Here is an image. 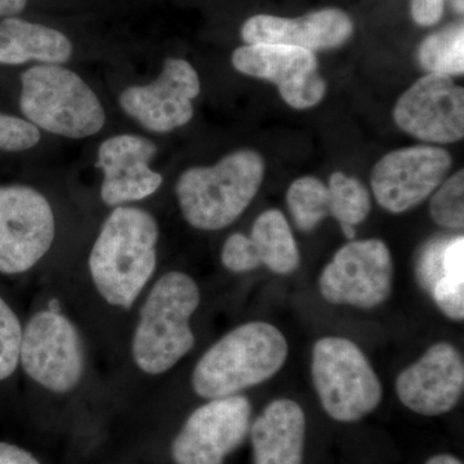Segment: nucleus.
I'll list each match as a JSON object with an SVG mask.
<instances>
[{
    "label": "nucleus",
    "instance_id": "6",
    "mask_svg": "<svg viewBox=\"0 0 464 464\" xmlns=\"http://www.w3.org/2000/svg\"><path fill=\"white\" fill-rule=\"evenodd\" d=\"M311 373L324 411L338 422L362 420L383 398L380 378L368 357L347 338L317 341Z\"/></svg>",
    "mask_w": 464,
    "mask_h": 464
},
{
    "label": "nucleus",
    "instance_id": "3",
    "mask_svg": "<svg viewBox=\"0 0 464 464\" xmlns=\"http://www.w3.org/2000/svg\"><path fill=\"white\" fill-rule=\"evenodd\" d=\"M288 357L283 333L265 322L237 326L200 357L192 372L195 393L207 400L239 395L273 378Z\"/></svg>",
    "mask_w": 464,
    "mask_h": 464
},
{
    "label": "nucleus",
    "instance_id": "31",
    "mask_svg": "<svg viewBox=\"0 0 464 464\" xmlns=\"http://www.w3.org/2000/svg\"><path fill=\"white\" fill-rule=\"evenodd\" d=\"M27 0H0V17H12L23 12Z\"/></svg>",
    "mask_w": 464,
    "mask_h": 464
},
{
    "label": "nucleus",
    "instance_id": "33",
    "mask_svg": "<svg viewBox=\"0 0 464 464\" xmlns=\"http://www.w3.org/2000/svg\"><path fill=\"white\" fill-rule=\"evenodd\" d=\"M341 228L347 239L353 240L356 237V227L353 226L342 225Z\"/></svg>",
    "mask_w": 464,
    "mask_h": 464
},
{
    "label": "nucleus",
    "instance_id": "25",
    "mask_svg": "<svg viewBox=\"0 0 464 464\" xmlns=\"http://www.w3.org/2000/svg\"><path fill=\"white\" fill-rule=\"evenodd\" d=\"M23 332L14 308L0 297V382L12 377L20 366Z\"/></svg>",
    "mask_w": 464,
    "mask_h": 464
},
{
    "label": "nucleus",
    "instance_id": "2",
    "mask_svg": "<svg viewBox=\"0 0 464 464\" xmlns=\"http://www.w3.org/2000/svg\"><path fill=\"white\" fill-rule=\"evenodd\" d=\"M200 289L190 275L170 271L149 290L132 337L134 365L143 374H166L195 346L191 319L200 306Z\"/></svg>",
    "mask_w": 464,
    "mask_h": 464
},
{
    "label": "nucleus",
    "instance_id": "17",
    "mask_svg": "<svg viewBox=\"0 0 464 464\" xmlns=\"http://www.w3.org/2000/svg\"><path fill=\"white\" fill-rule=\"evenodd\" d=\"M353 32V21L344 12L323 9L299 18L258 14L244 24L241 36L246 44L268 43L314 52L340 47Z\"/></svg>",
    "mask_w": 464,
    "mask_h": 464
},
{
    "label": "nucleus",
    "instance_id": "4",
    "mask_svg": "<svg viewBox=\"0 0 464 464\" xmlns=\"http://www.w3.org/2000/svg\"><path fill=\"white\" fill-rule=\"evenodd\" d=\"M264 179V159L253 150L231 152L212 167L190 168L176 183L183 218L197 230H222L246 212Z\"/></svg>",
    "mask_w": 464,
    "mask_h": 464
},
{
    "label": "nucleus",
    "instance_id": "15",
    "mask_svg": "<svg viewBox=\"0 0 464 464\" xmlns=\"http://www.w3.org/2000/svg\"><path fill=\"white\" fill-rule=\"evenodd\" d=\"M395 387L400 401L414 413H449L463 395V357L453 344L439 342L399 374Z\"/></svg>",
    "mask_w": 464,
    "mask_h": 464
},
{
    "label": "nucleus",
    "instance_id": "16",
    "mask_svg": "<svg viewBox=\"0 0 464 464\" xmlns=\"http://www.w3.org/2000/svg\"><path fill=\"white\" fill-rule=\"evenodd\" d=\"M157 152L154 142L136 134H118L101 143L96 167L103 174V203L116 208L154 195L163 185V176L150 168Z\"/></svg>",
    "mask_w": 464,
    "mask_h": 464
},
{
    "label": "nucleus",
    "instance_id": "20",
    "mask_svg": "<svg viewBox=\"0 0 464 464\" xmlns=\"http://www.w3.org/2000/svg\"><path fill=\"white\" fill-rule=\"evenodd\" d=\"M250 240L257 250L261 264L275 274L295 273L301 261L297 241L285 216L280 210L268 209L253 224Z\"/></svg>",
    "mask_w": 464,
    "mask_h": 464
},
{
    "label": "nucleus",
    "instance_id": "11",
    "mask_svg": "<svg viewBox=\"0 0 464 464\" xmlns=\"http://www.w3.org/2000/svg\"><path fill=\"white\" fill-rule=\"evenodd\" d=\"M450 167V154L438 146L395 150L372 170L375 200L393 215L413 209L436 191Z\"/></svg>",
    "mask_w": 464,
    "mask_h": 464
},
{
    "label": "nucleus",
    "instance_id": "24",
    "mask_svg": "<svg viewBox=\"0 0 464 464\" xmlns=\"http://www.w3.org/2000/svg\"><path fill=\"white\" fill-rule=\"evenodd\" d=\"M430 213L439 226L462 230L464 226V173H454L433 192Z\"/></svg>",
    "mask_w": 464,
    "mask_h": 464
},
{
    "label": "nucleus",
    "instance_id": "27",
    "mask_svg": "<svg viewBox=\"0 0 464 464\" xmlns=\"http://www.w3.org/2000/svg\"><path fill=\"white\" fill-rule=\"evenodd\" d=\"M41 137V130L26 119L0 112V151H26L35 148Z\"/></svg>",
    "mask_w": 464,
    "mask_h": 464
},
{
    "label": "nucleus",
    "instance_id": "22",
    "mask_svg": "<svg viewBox=\"0 0 464 464\" xmlns=\"http://www.w3.org/2000/svg\"><path fill=\"white\" fill-rule=\"evenodd\" d=\"M286 204L299 230H315L329 216L328 186L316 177H301L290 185Z\"/></svg>",
    "mask_w": 464,
    "mask_h": 464
},
{
    "label": "nucleus",
    "instance_id": "13",
    "mask_svg": "<svg viewBox=\"0 0 464 464\" xmlns=\"http://www.w3.org/2000/svg\"><path fill=\"white\" fill-rule=\"evenodd\" d=\"M393 119L409 136L430 143L464 137V91L451 76L427 74L400 96Z\"/></svg>",
    "mask_w": 464,
    "mask_h": 464
},
{
    "label": "nucleus",
    "instance_id": "32",
    "mask_svg": "<svg viewBox=\"0 0 464 464\" xmlns=\"http://www.w3.org/2000/svg\"><path fill=\"white\" fill-rule=\"evenodd\" d=\"M426 464H463L462 460L458 459L457 457L451 456V454H439V456H433L427 460Z\"/></svg>",
    "mask_w": 464,
    "mask_h": 464
},
{
    "label": "nucleus",
    "instance_id": "7",
    "mask_svg": "<svg viewBox=\"0 0 464 464\" xmlns=\"http://www.w3.org/2000/svg\"><path fill=\"white\" fill-rule=\"evenodd\" d=\"M20 365L27 377L52 393H69L83 380L84 344L75 324L61 310L45 308L23 332Z\"/></svg>",
    "mask_w": 464,
    "mask_h": 464
},
{
    "label": "nucleus",
    "instance_id": "34",
    "mask_svg": "<svg viewBox=\"0 0 464 464\" xmlns=\"http://www.w3.org/2000/svg\"><path fill=\"white\" fill-rule=\"evenodd\" d=\"M450 2L451 5H453L454 11L462 14L464 9V0H450Z\"/></svg>",
    "mask_w": 464,
    "mask_h": 464
},
{
    "label": "nucleus",
    "instance_id": "8",
    "mask_svg": "<svg viewBox=\"0 0 464 464\" xmlns=\"http://www.w3.org/2000/svg\"><path fill=\"white\" fill-rule=\"evenodd\" d=\"M56 218L47 198L25 185L0 186V274L21 275L47 256Z\"/></svg>",
    "mask_w": 464,
    "mask_h": 464
},
{
    "label": "nucleus",
    "instance_id": "23",
    "mask_svg": "<svg viewBox=\"0 0 464 464\" xmlns=\"http://www.w3.org/2000/svg\"><path fill=\"white\" fill-rule=\"evenodd\" d=\"M329 215L340 225L362 224L372 209L371 195L359 179L347 174L333 173L328 185Z\"/></svg>",
    "mask_w": 464,
    "mask_h": 464
},
{
    "label": "nucleus",
    "instance_id": "14",
    "mask_svg": "<svg viewBox=\"0 0 464 464\" xmlns=\"http://www.w3.org/2000/svg\"><path fill=\"white\" fill-rule=\"evenodd\" d=\"M232 65L241 74L276 85L280 96L297 110L314 108L325 96V81L317 72L314 52L292 45L248 44L232 54Z\"/></svg>",
    "mask_w": 464,
    "mask_h": 464
},
{
    "label": "nucleus",
    "instance_id": "26",
    "mask_svg": "<svg viewBox=\"0 0 464 464\" xmlns=\"http://www.w3.org/2000/svg\"><path fill=\"white\" fill-rule=\"evenodd\" d=\"M449 240L448 237H433L420 249L415 259V276L420 288L430 295L444 275V255Z\"/></svg>",
    "mask_w": 464,
    "mask_h": 464
},
{
    "label": "nucleus",
    "instance_id": "5",
    "mask_svg": "<svg viewBox=\"0 0 464 464\" xmlns=\"http://www.w3.org/2000/svg\"><path fill=\"white\" fill-rule=\"evenodd\" d=\"M20 110L39 130L81 140L102 130L106 112L84 79L63 65H35L21 74Z\"/></svg>",
    "mask_w": 464,
    "mask_h": 464
},
{
    "label": "nucleus",
    "instance_id": "1",
    "mask_svg": "<svg viewBox=\"0 0 464 464\" xmlns=\"http://www.w3.org/2000/svg\"><path fill=\"white\" fill-rule=\"evenodd\" d=\"M159 237L148 210L121 206L110 213L88 258L92 283L109 306H134L157 270Z\"/></svg>",
    "mask_w": 464,
    "mask_h": 464
},
{
    "label": "nucleus",
    "instance_id": "30",
    "mask_svg": "<svg viewBox=\"0 0 464 464\" xmlns=\"http://www.w3.org/2000/svg\"><path fill=\"white\" fill-rule=\"evenodd\" d=\"M0 464H41L30 451L9 442H0Z\"/></svg>",
    "mask_w": 464,
    "mask_h": 464
},
{
    "label": "nucleus",
    "instance_id": "12",
    "mask_svg": "<svg viewBox=\"0 0 464 464\" xmlns=\"http://www.w3.org/2000/svg\"><path fill=\"white\" fill-rule=\"evenodd\" d=\"M197 70L182 58H167L160 75L148 85L127 88L119 97L123 111L145 130L168 133L190 123L192 101L200 93Z\"/></svg>",
    "mask_w": 464,
    "mask_h": 464
},
{
    "label": "nucleus",
    "instance_id": "10",
    "mask_svg": "<svg viewBox=\"0 0 464 464\" xmlns=\"http://www.w3.org/2000/svg\"><path fill=\"white\" fill-rule=\"evenodd\" d=\"M252 424L246 396L213 399L195 409L170 448L176 464H224L243 444Z\"/></svg>",
    "mask_w": 464,
    "mask_h": 464
},
{
    "label": "nucleus",
    "instance_id": "18",
    "mask_svg": "<svg viewBox=\"0 0 464 464\" xmlns=\"http://www.w3.org/2000/svg\"><path fill=\"white\" fill-rule=\"evenodd\" d=\"M253 463L304 464L306 415L298 402L277 399L250 424Z\"/></svg>",
    "mask_w": 464,
    "mask_h": 464
},
{
    "label": "nucleus",
    "instance_id": "29",
    "mask_svg": "<svg viewBox=\"0 0 464 464\" xmlns=\"http://www.w3.org/2000/svg\"><path fill=\"white\" fill-rule=\"evenodd\" d=\"M445 0H411V16L420 26L438 24L444 14Z\"/></svg>",
    "mask_w": 464,
    "mask_h": 464
},
{
    "label": "nucleus",
    "instance_id": "21",
    "mask_svg": "<svg viewBox=\"0 0 464 464\" xmlns=\"http://www.w3.org/2000/svg\"><path fill=\"white\" fill-rule=\"evenodd\" d=\"M418 60L430 74L459 76L464 72V27L456 24L424 39Z\"/></svg>",
    "mask_w": 464,
    "mask_h": 464
},
{
    "label": "nucleus",
    "instance_id": "9",
    "mask_svg": "<svg viewBox=\"0 0 464 464\" xmlns=\"http://www.w3.org/2000/svg\"><path fill=\"white\" fill-rule=\"evenodd\" d=\"M392 283L389 246L380 239L353 240L324 267L319 288L329 304L368 310L389 299Z\"/></svg>",
    "mask_w": 464,
    "mask_h": 464
},
{
    "label": "nucleus",
    "instance_id": "19",
    "mask_svg": "<svg viewBox=\"0 0 464 464\" xmlns=\"http://www.w3.org/2000/svg\"><path fill=\"white\" fill-rule=\"evenodd\" d=\"M72 56V42L56 29L14 16L0 21V65H63Z\"/></svg>",
    "mask_w": 464,
    "mask_h": 464
},
{
    "label": "nucleus",
    "instance_id": "28",
    "mask_svg": "<svg viewBox=\"0 0 464 464\" xmlns=\"http://www.w3.org/2000/svg\"><path fill=\"white\" fill-rule=\"evenodd\" d=\"M222 265L234 274L249 273L261 266L257 250L246 235L232 234L226 239L221 252Z\"/></svg>",
    "mask_w": 464,
    "mask_h": 464
}]
</instances>
